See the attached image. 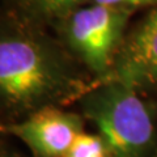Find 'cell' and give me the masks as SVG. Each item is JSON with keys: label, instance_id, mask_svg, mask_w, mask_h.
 I'll list each match as a JSON object with an SVG mask.
<instances>
[{"label": "cell", "instance_id": "1", "mask_svg": "<svg viewBox=\"0 0 157 157\" xmlns=\"http://www.w3.org/2000/svg\"><path fill=\"white\" fill-rule=\"evenodd\" d=\"M84 115L92 121L113 157H148L156 137L149 106L137 90L115 80H105L81 101Z\"/></svg>", "mask_w": 157, "mask_h": 157}, {"label": "cell", "instance_id": "2", "mask_svg": "<svg viewBox=\"0 0 157 157\" xmlns=\"http://www.w3.org/2000/svg\"><path fill=\"white\" fill-rule=\"evenodd\" d=\"M66 76L55 55L30 37H3L0 42V90L8 104L34 107L63 90Z\"/></svg>", "mask_w": 157, "mask_h": 157}, {"label": "cell", "instance_id": "3", "mask_svg": "<svg viewBox=\"0 0 157 157\" xmlns=\"http://www.w3.org/2000/svg\"><path fill=\"white\" fill-rule=\"evenodd\" d=\"M131 13L132 9L102 4L76 9L64 24L68 45L93 72L106 75L114 66Z\"/></svg>", "mask_w": 157, "mask_h": 157}, {"label": "cell", "instance_id": "4", "mask_svg": "<svg viewBox=\"0 0 157 157\" xmlns=\"http://www.w3.org/2000/svg\"><path fill=\"white\" fill-rule=\"evenodd\" d=\"M4 131L21 139L38 157H63L82 132V119L54 106H42Z\"/></svg>", "mask_w": 157, "mask_h": 157}, {"label": "cell", "instance_id": "5", "mask_svg": "<svg viewBox=\"0 0 157 157\" xmlns=\"http://www.w3.org/2000/svg\"><path fill=\"white\" fill-rule=\"evenodd\" d=\"M105 80H115L135 88L157 84V7L121 46L114 66Z\"/></svg>", "mask_w": 157, "mask_h": 157}, {"label": "cell", "instance_id": "6", "mask_svg": "<svg viewBox=\"0 0 157 157\" xmlns=\"http://www.w3.org/2000/svg\"><path fill=\"white\" fill-rule=\"evenodd\" d=\"M86 2L89 0H25V4L37 17L45 20H66Z\"/></svg>", "mask_w": 157, "mask_h": 157}, {"label": "cell", "instance_id": "7", "mask_svg": "<svg viewBox=\"0 0 157 157\" xmlns=\"http://www.w3.org/2000/svg\"><path fill=\"white\" fill-rule=\"evenodd\" d=\"M63 157H113L101 135L81 132Z\"/></svg>", "mask_w": 157, "mask_h": 157}, {"label": "cell", "instance_id": "8", "mask_svg": "<svg viewBox=\"0 0 157 157\" xmlns=\"http://www.w3.org/2000/svg\"><path fill=\"white\" fill-rule=\"evenodd\" d=\"M92 3L110 6V7L127 8V9H134L137 7H145V6H157V0H92Z\"/></svg>", "mask_w": 157, "mask_h": 157}, {"label": "cell", "instance_id": "9", "mask_svg": "<svg viewBox=\"0 0 157 157\" xmlns=\"http://www.w3.org/2000/svg\"><path fill=\"white\" fill-rule=\"evenodd\" d=\"M155 157H157V152H156V155H155Z\"/></svg>", "mask_w": 157, "mask_h": 157}]
</instances>
